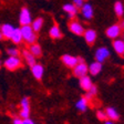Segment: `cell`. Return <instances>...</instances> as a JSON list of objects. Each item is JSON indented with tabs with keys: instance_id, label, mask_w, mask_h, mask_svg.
Wrapping results in <instances>:
<instances>
[{
	"instance_id": "1",
	"label": "cell",
	"mask_w": 124,
	"mask_h": 124,
	"mask_svg": "<svg viewBox=\"0 0 124 124\" xmlns=\"http://www.w3.org/2000/svg\"><path fill=\"white\" fill-rule=\"evenodd\" d=\"M20 30H21V33H22L23 41H26L29 46H30V44L36 43V41H37V32H34V30L32 29V27H31V24L21 26Z\"/></svg>"
},
{
	"instance_id": "2",
	"label": "cell",
	"mask_w": 124,
	"mask_h": 124,
	"mask_svg": "<svg viewBox=\"0 0 124 124\" xmlns=\"http://www.w3.org/2000/svg\"><path fill=\"white\" fill-rule=\"evenodd\" d=\"M3 65H5V68L7 70H9V71H15V70L19 69V68L22 65V60L19 57H11V55H9V57L5 60Z\"/></svg>"
},
{
	"instance_id": "3",
	"label": "cell",
	"mask_w": 124,
	"mask_h": 124,
	"mask_svg": "<svg viewBox=\"0 0 124 124\" xmlns=\"http://www.w3.org/2000/svg\"><path fill=\"white\" fill-rule=\"evenodd\" d=\"M88 72H89L88 64H86V63H85L82 59H80L79 63H78V64L73 68V74H74L77 78H79V79H80V78L84 77V75H88Z\"/></svg>"
},
{
	"instance_id": "4",
	"label": "cell",
	"mask_w": 124,
	"mask_h": 124,
	"mask_svg": "<svg viewBox=\"0 0 124 124\" xmlns=\"http://www.w3.org/2000/svg\"><path fill=\"white\" fill-rule=\"evenodd\" d=\"M122 32H123V31H122V29H121L119 23H114V24L110 26L108 29H106L105 34L108 38L115 40V39H117L120 36H121Z\"/></svg>"
},
{
	"instance_id": "5",
	"label": "cell",
	"mask_w": 124,
	"mask_h": 124,
	"mask_svg": "<svg viewBox=\"0 0 124 124\" xmlns=\"http://www.w3.org/2000/svg\"><path fill=\"white\" fill-rule=\"evenodd\" d=\"M69 30L75 36H83L84 33V27L82 26V23L78 20H71L69 22Z\"/></svg>"
},
{
	"instance_id": "6",
	"label": "cell",
	"mask_w": 124,
	"mask_h": 124,
	"mask_svg": "<svg viewBox=\"0 0 124 124\" xmlns=\"http://www.w3.org/2000/svg\"><path fill=\"white\" fill-rule=\"evenodd\" d=\"M19 22L21 26H27V24H31L32 22V17L29 11L28 8L23 7L20 10V15H19Z\"/></svg>"
},
{
	"instance_id": "7",
	"label": "cell",
	"mask_w": 124,
	"mask_h": 124,
	"mask_svg": "<svg viewBox=\"0 0 124 124\" xmlns=\"http://www.w3.org/2000/svg\"><path fill=\"white\" fill-rule=\"evenodd\" d=\"M61 61L63 62V63H64V65H67L68 68H71V69H73V68H74L75 65L79 63L80 59H79L78 57H74V55L64 54V55H62Z\"/></svg>"
},
{
	"instance_id": "8",
	"label": "cell",
	"mask_w": 124,
	"mask_h": 124,
	"mask_svg": "<svg viewBox=\"0 0 124 124\" xmlns=\"http://www.w3.org/2000/svg\"><path fill=\"white\" fill-rule=\"evenodd\" d=\"M110 57V50L105 46H101L95 51V61L98 62H104L108 58Z\"/></svg>"
},
{
	"instance_id": "9",
	"label": "cell",
	"mask_w": 124,
	"mask_h": 124,
	"mask_svg": "<svg viewBox=\"0 0 124 124\" xmlns=\"http://www.w3.org/2000/svg\"><path fill=\"white\" fill-rule=\"evenodd\" d=\"M83 37H84L85 42L89 44V46H92V44L95 43L96 38H98V33H96L95 30L93 29H86L83 33Z\"/></svg>"
},
{
	"instance_id": "10",
	"label": "cell",
	"mask_w": 124,
	"mask_h": 124,
	"mask_svg": "<svg viewBox=\"0 0 124 124\" xmlns=\"http://www.w3.org/2000/svg\"><path fill=\"white\" fill-rule=\"evenodd\" d=\"M80 9H81V15L83 16L84 19L90 20V19L93 18V7L89 2H84V5Z\"/></svg>"
},
{
	"instance_id": "11",
	"label": "cell",
	"mask_w": 124,
	"mask_h": 124,
	"mask_svg": "<svg viewBox=\"0 0 124 124\" xmlns=\"http://www.w3.org/2000/svg\"><path fill=\"white\" fill-rule=\"evenodd\" d=\"M31 68V72H32V75L36 78L37 80H41L42 77H43V73H44V69H43V65L40 64V63H36L33 64Z\"/></svg>"
},
{
	"instance_id": "12",
	"label": "cell",
	"mask_w": 124,
	"mask_h": 124,
	"mask_svg": "<svg viewBox=\"0 0 124 124\" xmlns=\"http://www.w3.org/2000/svg\"><path fill=\"white\" fill-rule=\"evenodd\" d=\"M63 10L68 13V17H69L70 19H73L75 16H77L79 9H78L73 3H65V5H63Z\"/></svg>"
},
{
	"instance_id": "13",
	"label": "cell",
	"mask_w": 124,
	"mask_h": 124,
	"mask_svg": "<svg viewBox=\"0 0 124 124\" xmlns=\"http://www.w3.org/2000/svg\"><path fill=\"white\" fill-rule=\"evenodd\" d=\"M22 57L23 59H24V61H26V63L29 65V67H32L33 64H36L37 63V58L34 57L33 54L31 53L29 50H23L22 51Z\"/></svg>"
},
{
	"instance_id": "14",
	"label": "cell",
	"mask_w": 124,
	"mask_h": 124,
	"mask_svg": "<svg viewBox=\"0 0 124 124\" xmlns=\"http://www.w3.org/2000/svg\"><path fill=\"white\" fill-rule=\"evenodd\" d=\"M0 30H1V33L3 36V39H10L11 34H12L13 30H15V27L12 24H9V23H5V24L1 26Z\"/></svg>"
},
{
	"instance_id": "15",
	"label": "cell",
	"mask_w": 124,
	"mask_h": 124,
	"mask_svg": "<svg viewBox=\"0 0 124 124\" xmlns=\"http://www.w3.org/2000/svg\"><path fill=\"white\" fill-rule=\"evenodd\" d=\"M112 46H113V49L115 50L116 53L120 54V55H124V41L122 39L117 38L115 40H113Z\"/></svg>"
},
{
	"instance_id": "16",
	"label": "cell",
	"mask_w": 124,
	"mask_h": 124,
	"mask_svg": "<svg viewBox=\"0 0 124 124\" xmlns=\"http://www.w3.org/2000/svg\"><path fill=\"white\" fill-rule=\"evenodd\" d=\"M92 85H93L92 80H91V78L89 77V75H84V77L80 78V86L82 90L85 91V92L90 90V88Z\"/></svg>"
},
{
	"instance_id": "17",
	"label": "cell",
	"mask_w": 124,
	"mask_h": 124,
	"mask_svg": "<svg viewBox=\"0 0 124 124\" xmlns=\"http://www.w3.org/2000/svg\"><path fill=\"white\" fill-rule=\"evenodd\" d=\"M101 71H102V63L101 62L94 61L89 65V73L91 75H98Z\"/></svg>"
},
{
	"instance_id": "18",
	"label": "cell",
	"mask_w": 124,
	"mask_h": 124,
	"mask_svg": "<svg viewBox=\"0 0 124 124\" xmlns=\"http://www.w3.org/2000/svg\"><path fill=\"white\" fill-rule=\"evenodd\" d=\"M10 40H11V41H12L15 44H20L21 42L23 41L22 33H21L20 28H15V30H13L12 34H11V37H10Z\"/></svg>"
},
{
	"instance_id": "19",
	"label": "cell",
	"mask_w": 124,
	"mask_h": 124,
	"mask_svg": "<svg viewBox=\"0 0 124 124\" xmlns=\"http://www.w3.org/2000/svg\"><path fill=\"white\" fill-rule=\"evenodd\" d=\"M105 113H106L108 119L111 120V121H117V120H119V117H120L117 111H116L115 108H106Z\"/></svg>"
},
{
	"instance_id": "20",
	"label": "cell",
	"mask_w": 124,
	"mask_h": 124,
	"mask_svg": "<svg viewBox=\"0 0 124 124\" xmlns=\"http://www.w3.org/2000/svg\"><path fill=\"white\" fill-rule=\"evenodd\" d=\"M49 36L51 37L52 39H60L62 37L61 30H60V28H59V26H58V24H53V26L50 28Z\"/></svg>"
},
{
	"instance_id": "21",
	"label": "cell",
	"mask_w": 124,
	"mask_h": 124,
	"mask_svg": "<svg viewBox=\"0 0 124 124\" xmlns=\"http://www.w3.org/2000/svg\"><path fill=\"white\" fill-rule=\"evenodd\" d=\"M29 51L33 54L36 58L41 57V54H42L41 46H40V44L37 43V42H36V43H33V44H30V46H29Z\"/></svg>"
},
{
	"instance_id": "22",
	"label": "cell",
	"mask_w": 124,
	"mask_h": 124,
	"mask_svg": "<svg viewBox=\"0 0 124 124\" xmlns=\"http://www.w3.org/2000/svg\"><path fill=\"white\" fill-rule=\"evenodd\" d=\"M43 23H44L43 19L39 17V18L32 20V22H31V27H32V29L34 30V32H38V31L41 30L42 26H43Z\"/></svg>"
},
{
	"instance_id": "23",
	"label": "cell",
	"mask_w": 124,
	"mask_h": 124,
	"mask_svg": "<svg viewBox=\"0 0 124 124\" xmlns=\"http://www.w3.org/2000/svg\"><path fill=\"white\" fill-rule=\"evenodd\" d=\"M75 106H77V108L80 112L86 111V108H88V99L86 98H81L80 100L77 102Z\"/></svg>"
},
{
	"instance_id": "24",
	"label": "cell",
	"mask_w": 124,
	"mask_h": 124,
	"mask_svg": "<svg viewBox=\"0 0 124 124\" xmlns=\"http://www.w3.org/2000/svg\"><path fill=\"white\" fill-rule=\"evenodd\" d=\"M114 12H115V15L117 16L119 18H121L122 16L124 15V5L121 1H116V2L114 3Z\"/></svg>"
},
{
	"instance_id": "25",
	"label": "cell",
	"mask_w": 124,
	"mask_h": 124,
	"mask_svg": "<svg viewBox=\"0 0 124 124\" xmlns=\"http://www.w3.org/2000/svg\"><path fill=\"white\" fill-rule=\"evenodd\" d=\"M96 94H98V86H95V85L93 84L90 88V90L86 91V95H85V98L88 99V100H92Z\"/></svg>"
},
{
	"instance_id": "26",
	"label": "cell",
	"mask_w": 124,
	"mask_h": 124,
	"mask_svg": "<svg viewBox=\"0 0 124 124\" xmlns=\"http://www.w3.org/2000/svg\"><path fill=\"white\" fill-rule=\"evenodd\" d=\"M19 116L22 120L29 119V116H30V108H21L20 112H19Z\"/></svg>"
},
{
	"instance_id": "27",
	"label": "cell",
	"mask_w": 124,
	"mask_h": 124,
	"mask_svg": "<svg viewBox=\"0 0 124 124\" xmlns=\"http://www.w3.org/2000/svg\"><path fill=\"white\" fill-rule=\"evenodd\" d=\"M7 53L11 57H19V54H20V51H19L18 48H8L7 49Z\"/></svg>"
},
{
	"instance_id": "28",
	"label": "cell",
	"mask_w": 124,
	"mask_h": 124,
	"mask_svg": "<svg viewBox=\"0 0 124 124\" xmlns=\"http://www.w3.org/2000/svg\"><path fill=\"white\" fill-rule=\"evenodd\" d=\"M96 117H98L100 121H106V119H108L105 111H102V110H98V111H96Z\"/></svg>"
},
{
	"instance_id": "29",
	"label": "cell",
	"mask_w": 124,
	"mask_h": 124,
	"mask_svg": "<svg viewBox=\"0 0 124 124\" xmlns=\"http://www.w3.org/2000/svg\"><path fill=\"white\" fill-rule=\"evenodd\" d=\"M21 108H30V103H29L28 98H23L20 102Z\"/></svg>"
},
{
	"instance_id": "30",
	"label": "cell",
	"mask_w": 124,
	"mask_h": 124,
	"mask_svg": "<svg viewBox=\"0 0 124 124\" xmlns=\"http://www.w3.org/2000/svg\"><path fill=\"white\" fill-rule=\"evenodd\" d=\"M73 5H74L78 9H80V8L84 5V0H73Z\"/></svg>"
},
{
	"instance_id": "31",
	"label": "cell",
	"mask_w": 124,
	"mask_h": 124,
	"mask_svg": "<svg viewBox=\"0 0 124 124\" xmlns=\"http://www.w3.org/2000/svg\"><path fill=\"white\" fill-rule=\"evenodd\" d=\"M13 124H23V120L20 117H16L13 119Z\"/></svg>"
},
{
	"instance_id": "32",
	"label": "cell",
	"mask_w": 124,
	"mask_h": 124,
	"mask_svg": "<svg viewBox=\"0 0 124 124\" xmlns=\"http://www.w3.org/2000/svg\"><path fill=\"white\" fill-rule=\"evenodd\" d=\"M23 124H34V122L31 119H24L23 120Z\"/></svg>"
},
{
	"instance_id": "33",
	"label": "cell",
	"mask_w": 124,
	"mask_h": 124,
	"mask_svg": "<svg viewBox=\"0 0 124 124\" xmlns=\"http://www.w3.org/2000/svg\"><path fill=\"white\" fill-rule=\"evenodd\" d=\"M119 24H120V27H121L122 31H123V32H124V20H122V21H121V22H120V23H119Z\"/></svg>"
},
{
	"instance_id": "34",
	"label": "cell",
	"mask_w": 124,
	"mask_h": 124,
	"mask_svg": "<svg viewBox=\"0 0 124 124\" xmlns=\"http://www.w3.org/2000/svg\"><path fill=\"white\" fill-rule=\"evenodd\" d=\"M104 124H114V123H113V121L110 120V121H104Z\"/></svg>"
},
{
	"instance_id": "35",
	"label": "cell",
	"mask_w": 124,
	"mask_h": 124,
	"mask_svg": "<svg viewBox=\"0 0 124 124\" xmlns=\"http://www.w3.org/2000/svg\"><path fill=\"white\" fill-rule=\"evenodd\" d=\"M3 39V36H2V33H1V30H0V40H2Z\"/></svg>"
},
{
	"instance_id": "36",
	"label": "cell",
	"mask_w": 124,
	"mask_h": 124,
	"mask_svg": "<svg viewBox=\"0 0 124 124\" xmlns=\"http://www.w3.org/2000/svg\"><path fill=\"white\" fill-rule=\"evenodd\" d=\"M122 40L124 41V32H122Z\"/></svg>"
},
{
	"instance_id": "37",
	"label": "cell",
	"mask_w": 124,
	"mask_h": 124,
	"mask_svg": "<svg viewBox=\"0 0 124 124\" xmlns=\"http://www.w3.org/2000/svg\"><path fill=\"white\" fill-rule=\"evenodd\" d=\"M0 67H1V61H0Z\"/></svg>"
}]
</instances>
